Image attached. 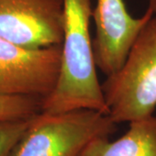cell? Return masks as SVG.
<instances>
[{"label": "cell", "instance_id": "cell-1", "mask_svg": "<svg viewBox=\"0 0 156 156\" xmlns=\"http://www.w3.org/2000/svg\"><path fill=\"white\" fill-rule=\"evenodd\" d=\"M63 4L60 74L55 89L43 100L41 112L59 114L87 108L108 115L89 31L91 0H63Z\"/></svg>", "mask_w": 156, "mask_h": 156}, {"label": "cell", "instance_id": "cell-2", "mask_svg": "<svg viewBox=\"0 0 156 156\" xmlns=\"http://www.w3.org/2000/svg\"><path fill=\"white\" fill-rule=\"evenodd\" d=\"M115 122L152 116L156 108V16L140 31L123 65L101 83Z\"/></svg>", "mask_w": 156, "mask_h": 156}, {"label": "cell", "instance_id": "cell-3", "mask_svg": "<svg viewBox=\"0 0 156 156\" xmlns=\"http://www.w3.org/2000/svg\"><path fill=\"white\" fill-rule=\"evenodd\" d=\"M116 129L117 124L108 115L93 109L40 112L12 156H78L92 140L108 137Z\"/></svg>", "mask_w": 156, "mask_h": 156}, {"label": "cell", "instance_id": "cell-4", "mask_svg": "<svg viewBox=\"0 0 156 156\" xmlns=\"http://www.w3.org/2000/svg\"><path fill=\"white\" fill-rule=\"evenodd\" d=\"M62 44L30 49L0 37V95H27L43 100L58 81Z\"/></svg>", "mask_w": 156, "mask_h": 156}, {"label": "cell", "instance_id": "cell-5", "mask_svg": "<svg viewBox=\"0 0 156 156\" xmlns=\"http://www.w3.org/2000/svg\"><path fill=\"white\" fill-rule=\"evenodd\" d=\"M63 0H0V37L30 49L62 44Z\"/></svg>", "mask_w": 156, "mask_h": 156}, {"label": "cell", "instance_id": "cell-6", "mask_svg": "<svg viewBox=\"0 0 156 156\" xmlns=\"http://www.w3.org/2000/svg\"><path fill=\"white\" fill-rule=\"evenodd\" d=\"M153 16L147 9L143 16L134 18L123 0H96L92 15L95 25L93 50L101 72L108 76L121 69L140 31Z\"/></svg>", "mask_w": 156, "mask_h": 156}, {"label": "cell", "instance_id": "cell-7", "mask_svg": "<svg viewBox=\"0 0 156 156\" xmlns=\"http://www.w3.org/2000/svg\"><path fill=\"white\" fill-rule=\"evenodd\" d=\"M78 156H156V115L129 122L128 132L116 140H92Z\"/></svg>", "mask_w": 156, "mask_h": 156}, {"label": "cell", "instance_id": "cell-8", "mask_svg": "<svg viewBox=\"0 0 156 156\" xmlns=\"http://www.w3.org/2000/svg\"><path fill=\"white\" fill-rule=\"evenodd\" d=\"M43 99L27 95H0V121L27 119L42 110Z\"/></svg>", "mask_w": 156, "mask_h": 156}, {"label": "cell", "instance_id": "cell-9", "mask_svg": "<svg viewBox=\"0 0 156 156\" xmlns=\"http://www.w3.org/2000/svg\"><path fill=\"white\" fill-rule=\"evenodd\" d=\"M34 116L20 120L0 121V156H12Z\"/></svg>", "mask_w": 156, "mask_h": 156}, {"label": "cell", "instance_id": "cell-10", "mask_svg": "<svg viewBox=\"0 0 156 156\" xmlns=\"http://www.w3.org/2000/svg\"><path fill=\"white\" fill-rule=\"evenodd\" d=\"M148 8L151 11H153L154 15H156V0H148Z\"/></svg>", "mask_w": 156, "mask_h": 156}]
</instances>
